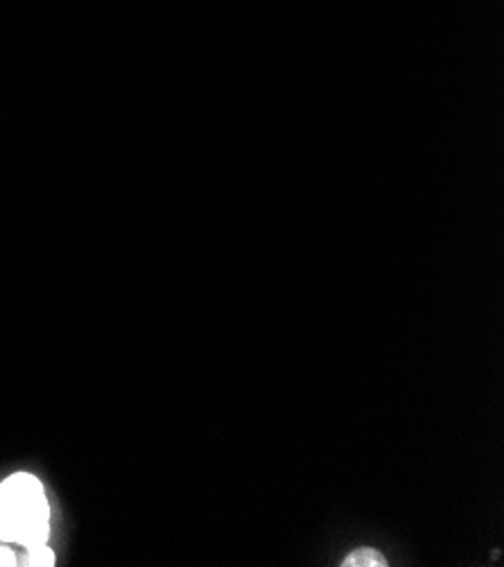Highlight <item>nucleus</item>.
<instances>
[{"label": "nucleus", "mask_w": 504, "mask_h": 567, "mask_svg": "<svg viewBox=\"0 0 504 567\" xmlns=\"http://www.w3.org/2000/svg\"><path fill=\"white\" fill-rule=\"evenodd\" d=\"M48 502L43 484L30 473H14L0 484V543L43 545L48 540Z\"/></svg>", "instance_id": "f257e3e1"}, {"label": "nucleus", "mask_w": 504, "mask_h": 567, "mask_svg": "<svg viewBox=\"0 0 504 567\" xmlns=\"http://www.w3.org/2000/svg\"><path fill=\"white\" fill-rule=\"evenodd\" d=\"M342 565H344V567H384V565H387V558H384L380 551L371 549V547H360V549L351 551V554L344 558Z\"/></svg>", "instance_id": "f03ea898"}, {"label": "nucleus", "mask_w": 504, "mask_h": 567, "mask_svg": "<svg viewBox=\"0 0 504 567\" xmlns=\"http://www.w3.org/2000/svg\"><path fill=\"white\" fill-rule=\"evenodd\" d=\"M23 565H43V567H50V565H54V554H52V549H50L45 543H43V545H34V547H30V551H28Z\"/></svg>", "instance_id": "7ed1b4c3"}, {"label": "nucleus", "mask_w": 504, "mask_h": 567, "mask_svg": "<svg viewBox=\"0 0 504 567\" xmlns=\"http://www.w3.org/2000/svg\"><path fill=\"white\" fill-rule=\"evenodd\" d=\"M14 563H17L14 551L6 545H0V565H14Z\"/></svg>", "instance_id": "20e7f679"}]
</instances>
